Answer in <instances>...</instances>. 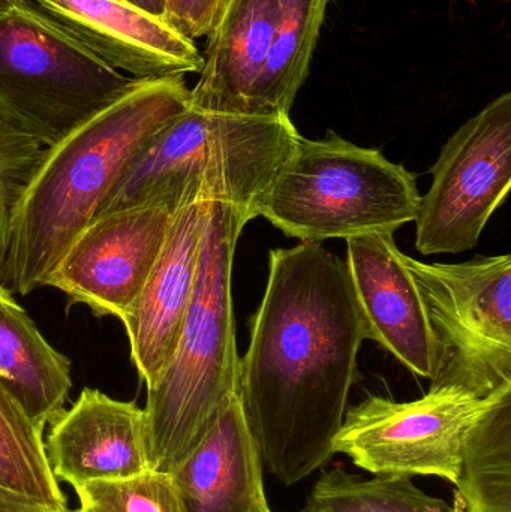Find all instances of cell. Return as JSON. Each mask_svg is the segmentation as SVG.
Wrapping results in <instances>:
<instances>
[{
    "label": "cell",
    "mask_w": 511,
    "mask_h": 512,
    "mask_svg": "<svg viewBox=\"0 0 511 512\" xmlns=\"http://www.w3.org/2000/svg\"><path fill=\"white\" fill-rule=\"evenodd\" d=\"M221 0H165L164 21L183 38L206 36Z\"/></svg>",
    "instance_id": "cell-23"
},
{
    "label": "cell",
    "mask_w": 511,
    "mask_h": 512,
    "mask_svg": "<svg viewBox=\"0 0 511 512\" xmlns=\"http://www.w3.org/2000/svg\"><path fill=\"white\" fill-rule=\"evenodd\" d=\"M126 2L131 3L132 6L140 9V11L164 21L165 0H126Z\"/></svg>",
    "instance_id": "cell-26"
},
{
    "label": "cell",
    "mask_w": 511,
    "mask_h": 512,
    "mask_svg": "<svg viewBox=\"0 0 511 512\" xmlns=\"http://www.w3.org/2000/svg\"><path fill=\"white\" fill-rule=\"evenodd\" d=\"M141 81L102 62L29 0L0 8V108L45 147L68 137Z\"/></svg>",
    "instance_id": "cell-5"
},
{
    "label": "cell",
    "mask_w": 511,
    "mask_h": 512,
    "mask_svg": "<svg viewBox=\"0 0 511 512\" xmlns=\"http://www.w3.org/2000/svg\"><path fill=\"white\" fill-rule=\"evenodd\" d=\"M209 206L210 200L198 197L177 210L158 261L122 319L132 361L147 388L158 381L176 351L194 294Z\"/></svg>",
    "instance_id": "cell-13"
},
{
    "label": "cell",
    "mask_w": 511,
    "mask_h": 512,
    "mask_svg": "<svg viewBox=\"0 0 511 512\" xmlns=\"http://www.w3.org/2000/svg\"><path fill=\"white\" fill-rule=\"evenodd\" d=\"M279 0H221L207 33L191 107L249 116L252 95L269 56Z\"/></svg>",
    "instance_id": "cell-15"
},
{
    "label": "cell",
    "mask_w": 511,
    "mask_h": 512,
    "mask_svg": "<svg viewBox=\"0 0 511 512\" xmlns=\"http://www.w3.org/2000/svg\"><path fill=\"white\" fill-rule=\"evenodd\" d=\"M303 512H455L443 499L423 492L405 475L360 480L341 468L315 483Z\"/></svg>",
    "instance_id": "cell-20"
},
{
    "label": "cell",
    "mask_w": 511,
    "mask_h": 512,
    "mask_svg": "<svg viewBox=\"0 0 511 512\" xmlns=\"http://www.w3.org/2000/svg\"><path fill=\"white\" fill-rule=\"evenodd\" d=\"M0 385L42 429L65 411L72 388L69 358L44 339L3 286H0Z\"/></svg>",
    "instance_id": "cell-16"
},
{
    "label": "cell",
    "mask_w": 511,
    "mask_h": 512,
    "mask_svg": "<svg viewBox=\"0 0 511 512\" xmlns=\"http://www.w3.org/2000/svg\"><path fill=\"white\" fill-rule=\"evenodd\" d=\"M263 471L260 451L236 394L171 475L185 512H272Z\"/></svg>",
    "instance_id": "cell-14"
},
{
    "label": "cell",
    "mask_w": 511,
    "mask_h": 512,
    "mask_svg": "<svg viewBox=\"0 0 511 512\" xmlns=\"http://www.w3.org/2000/svg\"><path fill=\"white\" fill-rule=\"evenodd\" d=\"M417 180L380 150L329 131L300 135L261 201L258 216L291 239L321 243L366 234H393L416 221Z\"/></svg>",
    "instance_id": "cell-4"
},
{
    "label": "cell",
    "mask_w": 511,
    "mask_h": 512,
    "mask_svg": "<svg viewBox=\"0 0 511 512\" xmlns=\"http://www.w3.org/2000/svg\"><path fill=\"white\" fill-rule=\"evenodd\" d=\"M363 340L344 259L320 243L270 252L266 291L239 361V399L264 468L282 486L335 456Z\"/></svg>",
    "instance_id": "cell-1"
},
{
    "label": "cell",
    "mask_w": 511,
    "mask_h": 512,
    "mask_svg": "<svg viewBox=\"0 0 511 512\" xmlns=\"http://www.w3.org/2000/svg\"><path fill=\"white\" fill-rule=\"evenodd\" d=\"M455 512H511V391L495 393L468 435Z\"/></svg>",
    "instance_id": "cell-18"
},
{
    "label": "cell",
    "mask_w": 511,
    "mask_h": 512,
    "mask_svg": "<svg viewBox=\"0 0 511 512\" xmlns=\"http://www.w3.org/2000/svg\"><path fill=\"white\" fill-rule=\"evenodd\" d=\"M176 212L153 203L98 216L69 246L47 286L96 316L122 321L158 261Z\"/></svg>",
    "instance_id": "cell-9"
},
{
    "label": "cell",
    "mask_w": 511,
    "mask_h": 512,
    "mask_svg": "<svg viewBox=\"0 0 511 512\" xmlns=\"http://www.w3.org/2000/svg\"><path fill=\"white\" fill-rule=\"evenodd\" d=\"M102 62L138 80L185 78L203 68L194 42L126 0H29Z\"/></svg>",
    "instance_id": "cell-10"
},
{
    "label": "cell",
    "mask_w": 511,
    "mask_h": 512,
    "mask_svg": "<svg viewBox=\"0 0 511 512\" xmlns=\"http://www.w3.org/2000/svg\"><path fill=\"white\" fill-rule=\"evenodd\" d=\"M251 219L210 200L197 279L176 351L147 388L150 468L171 472L194 451L231 397L239 394V352L231 298L237 240Z\"/></svg>",
    "instance_id": "cell-3"
},
{
    "label": "cell",
    "mask_w": 511,
    "mask_h": 512,
    "mask_svg": "<svg viewBox=\"0 0 511 512\" xmlns=\"http://www.w3.org/2000/svg\"><path fill=\"white\" fill-rule=\"evenodd\" d=\"M47 147L0 108V191L14 212Z\"/></svg>",
    "instance_id": "cell-22"
},
{
    "label": "cell",
    "mask_w": 511,
    "mask_h": 512,
    "mask_svg": "<svg viewBox=\"0 0 511 512\" xmlns=\"http://www.w3.org/2000/svg\"><path fill=\"white\" fill-rule=\"evenodd\" d=\"M11 218V207H9L3 192L0 191V276H2L3 262H5L6 251H8ZM0 286H2V280H0Z\"/></svg>",
    "instance_id": "cell-25"
},
{
    "label": "cell",
    "mask_w": 511,
    "mask_h": 512,
    "mask_svg": "<svg viewBox=\"0 0 511 512\" xmlns=\"http://www.w3.org/2000/svg\"><path fill=\"white\" fill-rule=\"evenodd\" d=\"M405 262L425 301L435 343L431 390L485 399L511 385V256L461 264Z\"/></svg>",
    "instance_id": "cell-6"
},
{
    "label": "cell",
    "mask_w": 511,
    "mask_h": 512,
    "mask_svg": "<svg viewBox=\"0 0 511 512\" xmlns=\"http://www.w3.org/2000/svg\"><path fill=\"white\" fill-rule=\"evenodd\" d=\"M416 218L423 255L476 248L511 186V93L489 102L444 144Z\"/></svg>",
    "instance_id": "cell-8"
},
{
    "label": "cell",
    "mask_w": 511,
    "mask_h": 512,
    "mask_svg": "<svg viewBox=\"0 0 511 512\" xmlns=\"http://www.w3.org/2000/svg\"><path fill=\"white\" fill-rule=\"evenodd\" d=\"M0 512H77V511H54L50 508L42 507L30 499L15 495L8 490L0 489Z\"/></svg>",
    "instance_id": "cell-24"
},
{
    "label": "cell",
    "mask_w": 511,
    "mask_h": 512,
    "mask_svg": "<svg viewBox=\"0 0 511 512\" xmlns=\"http://www.w3.org/2000/svg\"><path fill=\"white\" fill-rule=\"evenodd\" d=\"M50 426L45 450L51 472L72 489L152 469L146 411L134 402L84 388L74 406Z\"/></svg>",
    "instance_id": "cell-12"
},
{
    "label": "cell",
    "mask_w": 511,
    "mask_h": 512,
    "mask_svg": "<svg viewBox=\"0 0 511 512\" xmlns=\"http://www.w3.org/2000/svg\"><path fill=\"white\" fill-rule=\"evenodd\" d=\"M12 2H14V0H0V8H3V6L11 5Z\"/></svg>",
    "instance_id": "cell-27"
},
{
    "label": "cell",
    "mask_w": 511,
    "mask_h": 512,
    "mask_svg": "<svg viewBox=\"0 0 511 512\" xmlns=\"http://www.w3.org/2000/svg\"><path fill=\"white\" fill-rule=\"evenodd\" d=\"M345 262L365 322L366 339L380 343L414 375L431 381L434 334L419 286L393 234L348 239Z\"/></svg>",
    "instance_id": "cell-11"
},
{
    "label": "cell",
    "mask_w": 511,
    "mask_h": 512,
    "mask_svg": "<svg viewBox=\"0 0 511 512\" xmlns=\"http://www.w3.org/2000/svg\"><path fill=\"white\" fill-rule=\"evenodd\" d=\"M491 396L480 399L452 388L429 390L413 402L368 396L345 412L333 454H345L369 474L423 475L456 484L468 435Z\"/></svg>",
    "instance_id": "cell-7"
},
{
    "label": "cell",
    "mask_w": 511,
    "mask_h": 512,
    "mask_svg": "<svg viewBox=\"0 0 511 512\" xmlns=\"http://www.w3.org/2000/svg\"><path fill=\"white\" fill-rule=\"evenodd\" d=\"M0 489L54 511L69 510L51 472L44 429L0 385Z\"/></svg>",
    "instance_id": "cell-19"
},
{
    "label": "cell",
    "mask_w": 511,
    "mask_h": 512,
    "mask_svg": "<svg viewBox=\"0 0 511 512\" xmlns=\"http://www.w3.org/2000/svg\"><path fill=\"white\" fill-rule=\"evenodd\" d=\"M191 107L185 78L144 80L128 95L45 149L12 212L2 286L27 295L47 286L54 268L132 156Z\"/></svg>",
    "instance_id": "cell-2"
},
{
    "label": "cell",
    "mask_w": 511,
    "mask_h": 512,
    "mask_svg": "<svg viewBox=\"0 0 511 512\" xmlns=\"http://www.w3.org/2000/svg\"><path fill=\"white\" fill-rule=\"evenodd\" d=\"M330 0H279L269 56L249 107V116L290 117L305 84Z\"/></svg>",
    "instance_id": "cell-17"
},
{
    "label": "cell",
    "mask_w": 511,
    "mask_h": 512,
    "mask_svg": "<svg viewBox=\"0 0 511 512\" xmlns=\"http://www.w3.org/2000/svg\"><path fill=\"white\" fill-rule=\"evenodd\" d=\"M77 512H185L173 475L149 471L126 480L75 487Z\"/></svg>",
    "instance_id": "cell-21"
}]
</instances>
